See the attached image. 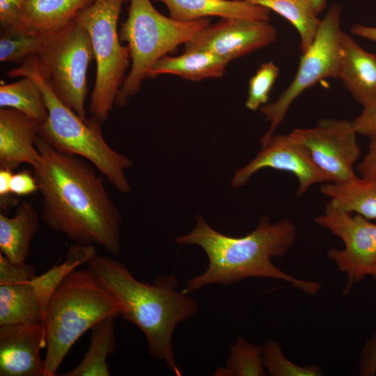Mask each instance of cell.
<instances>
[{
    "mask_svg": "<svg viewBox=\"0 0 376 376\" xmlns=\"http://www.w3.org/2000/svg\"><path fill=\"white\" fill-rule=\"evenodd\" d=\"M36 146L40 157L33 173L45 223L75 244L98 245L118 256L121 214L105 189L104 177L88 160L57 150L39 135Z\"/></svg>",
    "mask_w": 376,
    "mask_h": 376,
    "instance_id": "cell-1",
    "label": "cell"
},
{
    "mask_svg": "<svg viewBox=\"0 0 376 376\" xmlns=\"http://www.w3.org/2000/svg\"><path fill=\"white\" fill-rule=\"evenodd\" d=\"M297 236V228L288 219L272 224L268 217L263 216L253 231L235 237L217 231L198 214L194 229L174 240L180 246H200L207 255L208 265L203 273L187 281L182 292L188 294L207 285H228L256 277L285 281L306 294L315 295L321 288L319 283L295 278L272 261V258L283 256Z\"/></svg>",
    "mask_w": 376,
    "mask_h": 376,
    "instance_id": "cell-2",
    "label": "cell"
},
{
    "mask_svg": "<svg viewBox=\"0 0 376 376\" xmlns=\"http://www.w3.org/2000/svg\"><path fill=\"white\" fill-rule=\"evenodd\" d=\"M86 264L100 285L120 304V315L143 333L150 355L164 361L180 376L173 349V331L180 322L198 312L197 301L178 290V280L173 274L159 276L152 283H145L120 261L97 252Z\"/></svg>",
    "mask_w": 376,
    "mask_h": 376,
    "instance_id": "cell-3",
    "label": "cell"
},
{
    "mask_svg": "<svg viewBox=\"0 0 376 376\" xmlns=\"http://www.w3.org/2000/svg\"><path fill=\"white\" fill-rule=\"evenodd\" d=\"M7 75L10 77L31 76L40 86L48 111L39 131L43 140L58 151L88 160L120 193L131 191L125 171L132 166V160L108 145L102 136V123L92 116L84 122L57 97L49 81L40 72L37 55Z\"/></svg>",
    "mask_w": 376,
    "mask_h": 376,
    "instance_id": "cell-4",
    "label": "cell"
},
{
    "mask_svg": "<svg viewBox=\"0 0 376 376\" xmlns=\"http://www.w3.org/2000/svg\"><path fill=\"white\" fill-rule=\"evenodd\" d=\"M121 306L88 269H75L61 282L47 306L44 323L47 352L44 376H54L74 343Z\"/></svg>",
    "mask_w": 376,
    "mask_h": 376,
    "instance_id": "cell-5",
    "label": "cell"
},
{
    "mask_svg": "<svg viewBox=\"0 0 376 376\" xmlns=\"http://www.w3.org/2000/svg\"><path fill=\"white\" fill-rule=\"evenodd\" d=\"M210 24L208 18L176 20L158 12L150 0H130L128 17L122 24L119 36L127 43L132 67L115 105L125 106L139 91L143 81L159 59L191 40Z\"/></svg>",
    "mask_w": 376,
    "mask_h": 376,
    "instance_id": "cell-6",
    "label": "cell"
},
{
    "mask_svg": "<svg viewBox=\"0 0 376 376\" xmlns=\"http://www.w3.org/2000/svg\"><path fill=\"white\" fill-rule=\"evenodd\" d=\"M126 0H94L75 20L88 31L96 62V77L89 111L100 123L112 111L130 58L128 46L120 44L118 21Z\"/></svg>",
    "mask_w": 376,
    "mask_h": 376,
    "instance_id": "cell-7",
    "label": "cell"
},
{
    "mask_svg": "<svg viewBox=\"0 0 376 376\" xmlns=\"http://www.w3.org/2000/svg\"><path fill=\"white\" fill-rule=\"evenodd\" d=\"M37 56L40 72L57 97L87 123V71L94 59L88 31L75 19L61 31L47 35Z\"/></svg>",
    "mask_w": 376,
    "mask_h": 376,
    "instance_id": "cell-8",
    "label": "cell"
},
{
    "mask_svg": "<svg viewBox=\"0 0 376 376\" xmlns=\"http://www.w3.org/2000/svg\"><path fill=\"white\" fill-rule=\"evenodd\" d=\"M342 7L331 6L321 22L313 42L301 54L297 71L290 84L279 98L263 106L260 110L269 121L268 130L260 139V145L267 143L284 118L293 102L306 90L319 81L338 79L340 68V41Z\"/></svg>",
    "mask_w": 376,
    "mask_h": 376,
    "instance_id": "cell-9",
    "label": "cell"
},
{
    "mask_svg": "<svg viewBox=\"0 0 376 376\" xmlns=\"http://www.w3.org/2000/svg\"><path fill=\"white\" fill-rule=\"evenodd\" d=\"M315 221L343 242V249L331 248L327 256L340 271L346 273L344 293L347 294L354 283L368 276L369 270L376 264V224L359 214L353 216L330 201Z\"/></svg>",
    "mask_w": 376,
    "mask_h": 376,
    "instance_id": "cell-10",
    "label": "cell"
},
{
    "mask_svg": "<svg viewBox=\"0 0 376 376\" xmlns=\"http://www.w3.org/2000/svg\"><path fill=\"white\" fill-rule=\"evenodd\" d=\"M290 134L306 150L331 182L357 176L354 166L361 156V148L352 121L324 118L314 127L296 128Z\"/></svg>",
    "mask_w": 376,
    "mask_h": 376,
    "instance_id": "cell-11",
    "label": "cell"
},
{
    "mask_svg": "<svg viewBox=\"0 0 376 376\" xmlns=\"http://www.w3.org/2000/svg\"><path fill=\"white\" fill-rule=\"evenodd\" d=\"M277 31L269 21L221 18L185 44V51L204 50L231 61L276 41Z\"/></svg>",
    "mask_w": 376,
    "mask_h": 376,
    "instance_id": "cell-12",
    "label": "cell"
},
{
    "mask_svg": "<svg viewBox=\"0 0 376 376\" xmlns=\"http://www.w3.org/2000/svg\"><path fill=\"white\" fill-rule=\"evenodd\" d=\"M256 156L233 175L234 188L244 185L251 176L265 168L292 173L297 179L296 196L304 195L313 185L331 182L329 177L314 163L306 150L290 134L273 135L261 146Z\"/></svg>",
    "mask_w": 376,
    "mask_h": 376,
    "instance_id": "cell-13",
    "label": "cell"
},
{
    "mask_svg": "<svg viewBox=\"0 0 376 376\" xmlns=\"http://www.w3.org/2000/svg\"><path fill=\"white\" fill-rule=\"evenodd\" d=\"M44 322L0 326V375L44 376Z\"/></svg>",
    "mask_w": 376,
    "mask_h": 376,
    "instance_id": "cell-14",
    "label": "cell"
},
{
    "mask_svg": "<svg viewBox=\"0 0 376 376\" xmlns=\"http://www.w3.org/2000/svg\"><path fill=\"white\" fill-rule=\"evenodd\" d=\"M40 125L17 109H0V169L13 171L22 163L33 166L38 162L36 141Z\"/></svg>",
    "mask_w": 376,
    "mask_h": 376,
    "instance_id": "cell-15",
    "label": "cell"
},
{
    "mask_svg": "<svg viewBox=\"0 0 376 376\" xmlns=\"http://www.w3.org/2000/svg\"><path fill=\"white\" fill-rule=\"evenodd\" d=\"M338 77L346 90L365 107L376 99V54L365 50L342 31Z\"/></svg>",
    "mask_w": 376,
    "mask_h": 376,
    "instance_id": "cell-16",
    "label": "cell"
},
{
    "mask_svg": "<svg viewBox=\"0 0 376 376\" xmlns=\"http://www.w3.org/2000/svg\"><path fill=\"white\" fill-rule=\"evenodd\" d=\"M93 1L27 0L10 29L38 35L56 33L74 21L78 13Z\"/></svg>",
    "mask_w": 376,
    "mask_h": 376,
    "instance_id": "cell-17",
    "label": "cell"
},
{
    "mask_svg": "<svg viewBox=\"0 0 376 376\" xmlns=\"http://www.w3.org/2000/svg\"><path fill=\"white\" fill-rule=\"evenodd\" d=\"M164 3L169 17L179 21H193L207 17H237L269 21L270 10L240 0H157Z\"/></svg>",
    "mask_w": 376,
    "mask_h": 376,
    "instance_id": "cell-18",
    "label": "cell"
},
{
    "mask_svg": "<svg viewBox=\"0 0 376 376\" xmlns=\"http://www.w3.org/2000/svg\"><path fill=\"white\" fill-rule=\"evenodd\" d=\"M38 226V213L29 201L20 203L13 217L1 213L0 253L14 264L26 263Z\"/></svg>",
    "mask_w": 376,
    "mask_h": 376,
    "instance_id": "cell-19",
    "label": "cell"
},
{
    "mask_svg": "<svg viewBox=\"0 0 376 376\" xmlns=\"http://www.w3.org/2000/svg\"><path fill=\"white\" fill-rule=\"evenodd\" d=\"M229 61L204 50L185 51L179 56L166 55L151 68L148 77L169 74L197 81L223 76Z\"/></svg>",
    "mask_w": 376,
    "mask_h": 376,
    "instance_id": "cell-20",
    "label": "cell"
},
{
    "mask_svg": "<svg viewBox=\"0 0 376 376\" xmlns=\"http://www.w3.org/2000/svg\"><path fill=\"white\" fill-rule=\"evenodd\" d=\"M320 192L338 208L376 219V180L355 176L340 182H327Z\"/></svg>",
    "mask_w": 376,
    "mask_h": 376,
    "instance_id": "cell-21",
    "label": "cell"
},
{
    "mask_svg": "<svg viewBox=\"0 0 376 376\" xmlns=\"http://www.w3.org/2000/svg\"><path fill=\"white\" fill-rule=\"evenodd\" d=\"M109 316L91 329V338L87 352L81 362L65 376H109L111 374L108 357L116 345L115 320Z\"/></svg>",
    "mask_w": 376,
    "mask_h": 376,
    "instance_id": "cell-22",
    "label": "cell"
},
{
    "mask_svg": "<svg viewBox=\"0 0 376 376\" xmlns=\"http://www.w3.org/2000/svg\"><path fill=\"white\" fill-rule=\"evenodd\" d=\"M273 10L296 29L299 36L301 54L311 45L321 19L306 0H240Z\"/></svg>",
    "mask_w": 376,
    "mask_h": 376,
    "instance_id": "cell-23",
    "label": "cell"
},
{
    "mask_svg": "<svg viewBox=\"0 0 376 376\" xmlns=\"http://www.w3.org/2000/svg\"><path fill=\"white\" fill-rule=\"evenodd\" d=\"M22 77L0 86V107L17 109L42 125L48 116L42 90L32 77Z\"/></svg>",
    "mask_w": 376,
    "mask_h": 376,
    "instance_id": "cell-24",
    "label": "cell"
},
{
    "mask_svg": "<svg viewBox=\"0 0 376 376\" xmlns=\"http://www.w3.org/2000/svg\"><path fill=\"white\" fill-rule=\"evenodd\" d=\"M217 376H265L266 371L263 360V347L246 341L239 336L230 347L225 367L215 370Z\"/></svg>",
    "mask_w": 376,
    "mask_h": 376,
    "instance_id": "cell-25",
    "label": "cell"
},
{
    "mask_svg": "<svg viewBox=\"0 0 376 376\" xmlns=\"http://www.w3.org/2000/svg\"><path fill=\"white\" fill-rule=\"evenodd\" d=\"M47 35L29 33L15 29H1L0 61L22 65L37 55Z\"/></svg>",
    "mask_w": 376,
    "mask_h": 376,
    "instance_id": "cell-26",
    "label": "cell"
},
{
    "mask_svg": "<svg viewBox=\"0 0 376 376\" xmlns=\"http://www.w3.org/2000/svg\"><path fill=\"white\" fill-rule=\"evenodd\" d=\"M264 367L271 376H320L323 375L320 366H301L290 361L283 354L275 340L266 341L263 347Z\"/></svg>",
    "mask_w": 376,
    "mask_h": 376,
    "instance_id": "cell-27",
    "label": "cell"
},
{
    "mask_svg": "<svg viewBox=\"0 0 376 376\" xmlns=\"http://www.w3.org/2000/svg\"><path fill=\"white\" fill-rule=\"evenodd\" d=\"M279 75V69L272 61L263 63L250 79L248 96L245 102L247 109L256 111L267 104L270 91Z\"/></svg>",
    "mask_w": 376,
    "mask_h": 376,
    "instance_id": "cell-28",
    "label": "cell"
},
{
    "mask_svg": "<svg viewBox=\"0 0 376 376\" xmlns=\"http://www.w3.org/2000/svg\"><path fill=\"white\" fill-rule=\"evenodd\" d=\"M363 107L361 113L352 122L357 134L370 138L376 136V99Z\"/></svg>",
    "mask_w": 376,
    "mask_h": 376,
    "instance_id": "cell-29",
    "label": "cell"
},
{
    "mask_svg": "<svg viewBox=\"0 0 376 376\" xmlns=\"http://www.w3.org/2000/svg\"><path fill=\"white\" fill-rule=\"evenodd\" d=\"M10 191L16 196L32 194L38 191L36 179L28 170L13 173L10 180Z\"/></svg>",
    "mask_w": 376,
    "mask_h": 376,
    "instance_id": "cell-30",
    "label": "cell"
},
{
    "mask_svg": "<svg viewBox=\"0 0 376 376\" xmlns=\"http://www.w3.org/2000/svg\"><path fill=\"white\" fill-rule=\"evenodd\" d=\"M359 370L361 376H374L376 373V331L367 340L360 352Z\"/></svg>",
    "mask_w": 376,
    "mask_h": 376,
    "instance_id": "cell-31",
    "label": "cell"
},
{
    "mask_svg": "<svg viewBox=\"0 0 376 376\" xmlns=\"http://www.w3.org/2000/svg\"><path fill=\"white\" fill-rule=\"evenodd\" d=\"M27 0H0L1 29L13 28Z\"/></svg>",
    "mask_w": 376,
    "mask_h": 376,
    "instance_id": "cell-32",
    "label": "cell"
},
{
    "mask_svg": "<svg viewBox=\"0 0 376 376\" xmlns=\"http://www.w3.org/2000/svg\"><path fill=\"white\" fill-rule=\"evenodd\" d=\"M369 139L368 151L358 163L357 170L360 177L376 180V136Z\"/></svg>",
    "mask_w": 376,
    "mask_h": 376,
    "instance_id": "cell-33",
    "label": "cell"
},
{
    "mask_svg": "<svg viewBox=\"0 0 376 376\" xmlns=\"http://www.w3.org/2000/svg\"><path fill=\"white\" fill-rule=\"evenodd\" d=\"M13 174V171L0 169V205L3 210L17 203V196L10 191V180Z\"/></svg>",
    "mask_w": 376,
    "mask_h": 376,
    "instance_id": "cell-34",
    "label": "cell"
},
{
    "mask_svg": "<svg viewBox=\"0 0 376 376\" xmlns=\"http://www.w3.org/2000/svg\"><path fill=\"white\" fill-rule=\"evenodd\" d=\"M350 31L354 36L376 43V26L354 24L351 26Z\"/></svg>",
    "mask_w": 376,
    "mask_h": 376,
    "instance_id": "cell-35",
    "label": "cell"
},
{
    "mask_svg": "<svg viewBox=\"0 0 376 376\" xmlns=\"http://www.w3.org/2000/svg\"><path fill=\"white\" fill-rule=\"evenodd\" d=\"M313 12L318 15L327 8V0H306Z\"/></svg>",
    "mask_w": 376,
    "mask_h": 376,
    "instance_id": "cell-36",
    "label": "cell"
},
{
    "mask_svg": "<svg viewBox=\"0 0 376 376\" xmlns=\"http://www.w3.org/2000/svg\"><path fill=\"white\" fill-rule=\"evenodd\" d=\"M368 275L371 276L376 283V264L369 270Z\"/></svg>",
    "mask_w": 376,
    "mask_h": 376,
    "instance_id": "cell-37",
    "label": "cell"
}]
</instances>
